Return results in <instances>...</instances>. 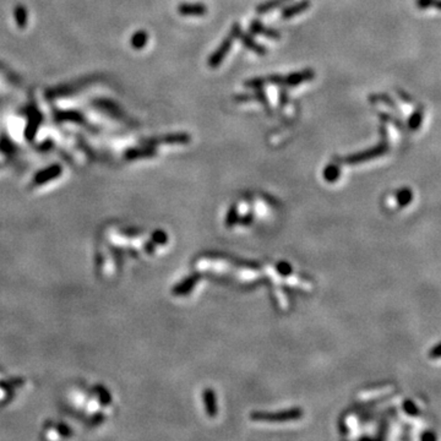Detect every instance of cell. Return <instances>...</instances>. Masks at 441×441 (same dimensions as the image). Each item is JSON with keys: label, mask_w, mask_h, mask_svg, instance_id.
Here are the masks:
<instances>
[{"label": "cell", "mask_w": 441, "mask_h": 441, "mask_svg": "<svg viewBox=\"0 0 441 441\" xmlns=\"http://www.w3.org/2000/svg\"><path fill=\"white\" fill-rule=\"evenodd\" d=\"M370 101H372V102H376V101H381V102H385L386 105H388V106H390V107H392L393 110H397L395 102H393V101H391L390 98H388V96H386V95L372 96V97H370Z\"/></svg>", "instance_id": "ac0fdd59"}, {"label": "cell", "mask_w": 441, "mask_h": 441, "mask_svg": "<svg viewBox=\"0 0 441 441\" xmlns=\"http://www.w3.org/2000/svg\"><path fill=\"white\" fill-rule=\"evenodd\" d=\"M315 77V72L313 70L308 69V70H303V71H298V72H293V74L287 75V76H270L265 80V84H276V85H281V86H286V87H294L298 86V85L303 84V82H307L310 81Z\"/></svg>", "instance_id": "7a4b0ae2"}, {"label": "cell", "mask_w": 441, "mask_h": 441, "mask_svg": "<svg viewBox=\"0 0 441 441\" xmlns=\"http://www.w3.org/2000/svg\"><path fill=\"white\" fill-rule=\"evenodd\" d=\"M237 38H239V40L242 41V43L246 47V48L249 49V51H251V52H254V53L259 54V55H265V54L267 53L266 48H264L263 46H260V44L256 43L255 41L251 40V37L249 35H244V33H242V31H240L239 35H238Z\"/></svg>", "instance_id": "9c48e42d"}, {"label": "cell", "mask_w": 441, "mask_h": 441, "mask_svg": "<svg viewBox=\"0 0 441 441\" xmlns=\"http://www.w3.org/2000/svg\"><path fill=\"white\" fill-rule=\"evenodd\" d=\"M435 0H417V5L420 9H427V7L433 6Z\"/></svg>", "instance_id": "603a6c76"}, {"label": "cell", "mask_w": 441, "mask_h": 441, "mask_svg": "<svg viewBox=\"0 0 441 441\" xmlns=\"http://www.w3.org/2000/svg\"><path fill=\"white\" fill-rule=\"evenodd\" d=\"M403 411L406 412L408 416H412V417H417L419 414V408L416 406V403H414L413 401H409V399L404 401Z\"/></svg>", "instance_id": "e0dca14e"}, {"label": "cell", "mask_w": 441, "mask_h": 441, "mask_svg": "<svg viewBox=\"0 0 441 441\" xmlns=\"http://www.w3.org/2000/svg\"><path fill=\"white\" fill-rule=\"evenodd\" d=\"M388 151V146L386 142H381L376 147L367 150V151L358 152V154L348 156L344 160H342V162L344 163H360V162H367V161L374 160L376 157H380V156L385 155Z\"/></svg>", "instance_id": "277c9868"}, {"label": "cell", "mask_w": 441, "mask_h": 441, "mask_svg": "<svg viewBox=\"0 0 441 441\" xmlns=\"http://www.w3.org/2000/svg\"><path fill=\"white\" fill-rule=\"evenodd\" d=\"M277 270H278V272L281 275H289L290 272H292L290 266L286 263H279L278 265H277Z\"/></svg>", "instance_id": "7402d4cb"}, {"label": "cell", "mask_w": 441, "mask_h": 441, "mask_svg": "<svg viewBox=\"0 0 441 441\" xmlns=\"http://www.w3.org/2000/svg\"><path fill=\"white\" fill-rule=\"evenodd\" d=\"M302 417V411L300 409H292V411H287V412H282V413L278 414H253L251 418L259 420H266V422H275V420H278V422H282V420H292V419H298Z\"/></svg>", "instance_id": "5b68a950"}, {"label": "cell", "mask_w": 441, "mask_h": 441, "mask_svg": "<svg viewBox=\"0 0 441 441\" xmlns=\"http://www.w3.org/2000/svg\"><path fill=\"white\" fill-rule=\"evenodd\" d=\"M235 220H237V209H235V207H232V209L229 210V212H228L227 224L230 227V225H232Z\"/></svg>", "instance_id": "44dd1931"}, {"label": "cell", "mask_w": 441, "mask_h": 441, "mask_svg": "<svg viewBox=\"0 0 441 441\" xmlns=\"http://www.w3.org/2000/svg\"><path fill=\"white\" fill-rule=\"evenodd\" d=\"M422 120H423V108H419V110H417L413 114H412L411 119H409L408 123L409 129L413 131L417 130V129L420 126V124H422Z\"/></svg>", "instance_id": "2e32d148"}, {"label": "cell", "mask_w": 441, "mask_h": 441, "mask_svg": "<svg viewBox=\"0 0 441 441\" xmlns=\"http://www.w3.org/2000/svg\"><path fill=\"white\" fill-rule=\"evenodd\" d=\"M420 439L422 440H437V435L432 432H425L424 434L420 435Z\"/></svg>", "instance_id": "cb8c5ba5"}, {"label": "cell", "mask_w": 441, "mask_h": 441, "mask_svg": "<svg viewBox=\"0 0 441 441\" xmlns=\"http://www.w3.org/2000/svg\"><path fill=\"white\" fill-rule=\"evenodd\" d=\"M205 406H206L207 412L211 417H215L217 414V406L215 403V395L211 390H206L204 393Z\"/></svg>", "instance_id": "5bb4252c"}, {"label": "cell", "mask_w": 441, "mask_h": 441, "mask_svg": "<svg viewBox=\"0 0 441 441\" xmlns=\"http://www.w3.org/2000/svg\"><path fill=\"white\" fill-rule=\"evenodd\" d=\"M233 41H234V38H233L230 35L228 36L227 38H224V40H223V42L220 43L219 49H216V52H215V53L210 56V59H209L210 66L217 67L220 63H222L223 59H224V56L227 55L228 52H229L230 47H232Z\"/></svg>", "instance_id": "8992f818"}, {"label": "cell", "mask_w": 441, "mask_h": 441, "mask_svg": "<svg viewBox=\"0 0 441 441\" xmlns=\"http://www.w3.org/2000/svg\"><path fill=\"white\" fill-rule=\"evenodd\" d=\"M179 12L181 15H186V16H201L207 12V7L204 4H181L179 6Z\"/></svg>", "instance_id": "ba28073f"}, {"label": "cell", "mask_w": 441, "mask_h": 441, "mask_svg": "<svg viewBox=\"0 0 441 441\" xmlns=\"http://www.w3.org/2000/svg\"><path fill=\"white\" fill-rule=\"evenodd\" d=\"M288 1H290V0H269V1L259 5L258 12L259 14H266V12H270L272 10L277 9V7L282 6V5H284Z\"/></svg>", "instance_id": "8fae6325"}, {"label": "cell", "mask_w": 441, "mask_h": 441, "mask_svg": "<svg viewBox=\"0 0 441 441\" xmlns=\"http://www.w3.org/2000/svg\"><path fill=\"white\" fill-rule=\"evenodd\" d=\"M21 381L19 376L9 375L0 370V407L6 406L10 403V401H12V398L16 396L15 387Z\"/></svg>", "instance_id": "3957f363"}, {"label": "cell", "mask_w": 441, "mask_h": 441, "mask_svg": "<svg viewBox=\"0 0 441 441\" xmlns=\"http://www.w3.org/2000/svg\"><path fill=\"white\" fill-rule=\"evenodd\" d=\"M265 84V80L264 79H253L250 81H246L245 82V86L249 88H253V90H261Z\"/></svg>", "instance_id": "d6986e66"}, {"label": "cell", "mask_w": 441, "mask_h": 441, "mask_svg": "<svg viewBox=\"0 0 441 441\" xmlns=\"http://www.w3.org/2000/svg\"><path fill=\"white\" fill-rule=\"evenodd\" d=\"M198 281H199V277H196V276L189 277V278L184 279V281L181 282V283L179 284L178 287H175L174 293H175L176 295L185 294V293H188L189 290L191 289V288L195 286L196 282H198Z\"/></svg>", "instance_id": "7c38bea8"}, {"label": "cell", "mask_w": 441, "mask_h": 441, "mask_svg": "<svg viewBox=\"0 0 441 441\" xmlns=\"http://www.w3.org/2000/svg\"><path fill=\"white\" fill-rule=\"evenodd\" d=\"M429 358L430 359H440L441 358V342L437 346L433 347L429 351Z\"/></svg>", "instance_id": "ffe728a7"}, {"label": "cell", "mask_w": 441, "mask_h": 441, "mask_svg": "<svg viewBox=\"0 0 441 441\" xmlns=\"http://www.w3.org/2000/svg\"><path fill=\"white\" fill-rule=\"evenodd\" d=\"M60 401L66 413L86 428L107 423L113 407V398L106 386L79 381L66 386Z\"/></svg>", "instance_id": "6da1fadb"}, {"label": "cell", "mask_w": 441, "mask_h": 441, "mask_svg": "<svg viewBox=\"0 0 441 441\" xmlns=\"http://www.w3.org/2000/svg\"><path fill=\"white\" fill-rule=\"evenodd\" d=\"M412 200H413V193H412L408 188L401 189V190L396 194V201L399 207H406L407 205L411 204Z\"/></svg>", "instance_id": "4fadbf2b"}, {"label": "cell", "mask_w": 441, "mask_h": 441, "mask_svg": "<svg viewBox=\"0 0 441 441\" xmlns=\"http://www.w3.org/2000/svg\"><path fill=\"white\" fill-rule=\"evenodd\" d=\"M250 31L256 35L265 36V37L270 38V40H278L281 37V33L278 31L274 30V28H269L266 26H264L260 21H253L250 23Z\"/></svg>", "instance_id": "52a82bcc"}, {"label": "cell", "mask_w": 441, "mask_h": 441, "mask_svg": "<svg viewBox=\"0 0 441 441\" xmlns=\"http://www.w3.org/2000/svg\"><path fill=\"white\" fill-rule=\"evenodd\" d=\"M339 174H341V170H339L338 165H329L325 168V172H324V178L328 181H330V183H333V181H336L339 178Z\"/></svg>", "instance_id": "9a60e30c"}, {"label": "cell", "mask_w": 441, "mask_h": 441, "mask_svg": "<svg viewBox=\"0 0 441 441\" xmlns=\"http://www.w3.org/2000/svg\"><path fill=\"white\" fill-rule=\"evenodd\" d=\"M309 6H310V1H309V0H302V1L292 5V6L286 7V9L282 11V17H284V19H290V17L293 16H297V15L302 14L303 11H305Z\"/></svg>", "instance_id": "30bf717a"}]
</instances>
